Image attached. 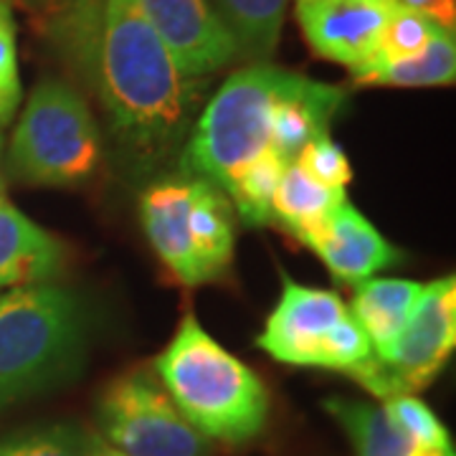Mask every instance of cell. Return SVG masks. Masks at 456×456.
I'll list each match as a JSON object with an SVG mask.
<instances>
[{"label":"cell","instance_id":"cell-1","mask_svg":"<svg viewBox=\"0 0 456 456\" xmlns=\"http://www.w3.org/2000/svg\"><path fill=\"white\" fill-rule=\"evenodd\" d=\"M82 18L114 140L142 167L170 158L193 127L200 84L180 71L132 0H94Z\"/></svg>","mask_w":456,"mask_h":456},{"label":"cell","instance_id":"cell-2","mask_svg":"<svg viewBox=\"0 0 456 456\" xmlns=\"http://www.w3.org/2000/svg\"><path fill=\"white\" fill-rule=\"evenodd\" d=\"M155 370L180 413L211 441L244 444L266 424L269 393L261 378L213 340L193 314L183 317Z\"/></svg>","mask_w":456,"mask_h":456},{"label":"cell","instance_id":"cell-3","mask_svg":"<svg viewBox=\"0 0 456 456\" xmlns=\"http://www.w3.org/2000/svg\"><path fill=\"white\" fill-rule=\"evenodd\" d=\"M297 71L256 61L228 77L191 127L180 167L231 193L246 165L272 147V114Z\"/></svg>","mask_w":456,"mask_h":456},{"label":"cell","instance_id":"cell-4","mask_svg":"<svg viewBox=\"0 0 456 456\" xmlns=\"http://www.w3.org/2000/svg\"><path fill=\"white\" fill-rule=\"evenodd\" d=\"M82 342V305L64 287L41 281L0 294V408L59 383Z\"/></svg>","mask_w":456,"mask_h":456},{"label":"cell","instance_id":"cell-5","mask_svg":"<svg viewBox=\"0 0 456 456\" xmlns=\"http://www.w3.org/2000/svg\"><path fill=\"white\" fill-rule=\"evenodd\" d=\"M102 160V134L86 99L61 79L36 84L11 140V167L33 185H79Z\"/></svg>","mask_w":456,"mask_h":456},{"label":"cell","instance_id":"cell-6","mask_svg":"<svg viewBox=\"0 0 456 456\" xmlns=\"http://www.w3.org/2000/svg\"><path fill=\"white\" fill-rule=\"evenodd\" d=\"M97 419L102 441L119 456H211L213 441L145 370L112 380L99 398Z\"/></svg>","mask_w":456,"mask_h":456},{"label":"cell","instance_id":"cell-7","mask_svg":"<svg viewBox=\"0 0 456 456\" xmlns=\"http://www.w3.org/2000/svg\"><path fill=\"white\" fill-rule=\"evenodd\" d=\"M456 345V281L426 284L413 314L383 355H373L353 375L375 398L416 395L431 386Z\"/></svg>","mask_w":456,"mask_h":456},{"label":"cell","instance_id":"cell-8","mask_svg":"<svg viewBox=\"0 0 456 456\" xmlns=\"http://www.w3.org/2000/svg\"><path fill=\"white\" fill-rule=\"evenodd\" d=\"M188 79H206L241 56L211 0H132Z\"/></svg>","mask_w":456,"mask_h":456},{"label":"cell","instance_id":"cell-9","mask_svg":"<svg viewBox=\"0 0 456 456\" xmlns=\"http://www.w3.org/2000/svg\"><path fill=\"white\" fill-rule=\"evenodd\" d=\"M391 11V0H294V16L312 51L350 71L373 61Z\"/></svg>","mask_w":456,"mask_h":456},{"label":"cell","instance_id":"cell-10","mask_svg":"<svg viewBox=\"0 0 456 456\" xmlns=\"http://www.w3.org/2000/svg\"><path fill=\"white\" fill-rule=\"evenodd\" d=\"M347 314L335 292L302 287L284 277L277 310L259 335V347L279 362L317 368L327 332Z\"/></svg>","mask_w":456,"mask_h":456},{"label":"cell","instance_id":"cell-11","mask_svg":"<svg viewBox=\"0 0 456 456\" xmlns=\"http://www.w3.org/2000/svg\"><path fill=\"white\" fill-rule=\"evenodd\" d=\"M299 241L310 246L325 261L332 277L350 284L370 279L375 272L388 269L401 259V254L347 200L330 213L322 224L307 231Z\"/></svg>","mask_w":456,"mask_h":456},{"label":"cell","instance_id":"cell-12","mask_svg":"<svg viewBox=\"0 0 456 456\" xmlns=\"http://www.w3.org/2000/svg\"><path fill=\"white\" fill-rule=\"evenodd\" d=\"M347 99V92L335 84L314 82L305 74L294 77L292 86L277 99L272 114V150L292 165L302 147L317 134L330 132Z\"/></svg>","mask_w":456,"mask_h":456},{"label":"cell","instance_id":"cell-13","mask_svg":"<svg viewBox=\"0 0 456 456\" xmlns=\"http://www.w3.org/2000/svg\"><path fill=\"white\" fill-rule=\"evenodd\" d=\"M142 226L163 264L183 281L200 284L191 241V183L163 180L142 196Z\"/></svg>","mask_w":456,"mask_h":456},{"label":"cell","instance_id":"cell-14","mask_svg":"<svg viewBox=\"0 0 456 456\" xmlns=\"http://www.w3.org/2000/svg\"><path fill=\"white\" fill-rule=\"evenodd\" d=\"M59 269V241L0 196V292L49 281Z\"/></svg>","mask_w":456,"mask_h":456},{"label":"cell","instance_id":"cell-15","mask_svg":"<svg viewBox=\"0 0 456 456\" xmlns=\"http://www.w3.org/2000/svg\"><path fill=\"white\" fill-rule=\"evenodd\" d=\"M424 287L421 281L386 277L362 279L355 284L350 314L365 330L375 355H383L401 335L424 294Z\"/></svg>","mask_w":456,"mask_h":456},{"label":"cell","instance_id":"cell-16","mask_svg":"<svg viewBox=\"0 0 456 456\" xmlns=\"http://www.w3.org/2000/svg\"><path fill=\"white\" fill-rule=\"evenodd\" d=\"M191 241L200 284L221 277L233 256L231 200L206 180H191Z\"/></svg>","mask_w":456,"mask_h":456},{"label":"cell","instance_id":"cell-17","mask_svg":"<svg viewBox=\"0 0 456 456\" xmlns=\"http://www.w3.org/2000/svg\"><path fill=\"white\" fill-rule=\"evenodd\" d=\"M322 406L350 436L358 456H454L428 452L413 444L388 419L383 406L347 398H327Z\"/></svg>","mask_w":456,"mask_h":456},{"label":"cell","instance_id":"cell-18","mask_svg":"<svg viewBox=\"0 0 456 456\" xmlns=\"http://www.w3.org/2000/svg\"><path fill=\"white\" fill-rule=\"evenodd\" d=\"M362 86H446L456 77L454 31L436 28L431 44L419 56L401 61H373L350 71Z\"/></svg>","mask_w":456,"mask_h":456},{"label":"cell","instance_id":"cell-19","mask_svg":"<svg viewBox=\"0 0 456 456\" xmlns=\"http://www.w3.org/2000/svg\"><path fill=\"white\" fill-rule=\"evenodd\" d=\"M345 200L347 193L342 188H327L292 163L279 180L272 200V221H279L299 241Z\"/></svg>","mask_w":456,"mask_h":456},{"label":"cell","instance_id":"cell-20","mask_svg":"<svg viewBox=\"0 0 456 456\" xmlns=\"http://www.w3.org/2000/svg\"><path fill=\"white\" fill-rule=\"evenodd\" d=\"M241 56L269 59L279 44L287 0H211Z\"/></svg>","mask_w":456,"mask_h":456},{"label":"cell","instance_id":"cell-21","mask_svg":"<svg viewBox=\"0 0 456 456\" xmlns=\"http://www.w3.org/2000/svg\"><path fill=\"white\" fill-rule=\"evenodd\" d=\"M110 446L71 424L28 428L0 439V456H107Z\"/></svg>","mask_w":456,"mask_h":456},{"label":"cell","instance_id":"cell-22","mask_svg":"<svg viewBox=\"0 0 456 456\" xmlns=\"http://www.w3.org/2000/svg\"><path fill=\"white\" fill-rule=\"evenodd\" d=\"M287 165L277 152L269 147L254 163H248L239 173L228 198L233 200L239 216L248 226H266L272 224V200Z\"/></svg>","mask_w":456,"mask_h":456},{"label":"cell","instance_id":"cell-23","mask_svg":"<svg viewBox=\"0 0 456 456\" xmlns=\"http://www.w3.org/2000/svg\"><path fill=\"white\" fill-rule=\"evenodd\" d=\"M383 411L388 413L393 424L398 426L408 439L419 444L421 449L439 452V454H454L452 436L446 426L441 424L439 416L426 406L419 395H391L383 401Z\"/></svg>","mask_w":456,"mask_h":456},{"label":"cell","instance_id":"cell-24","mask_svg":"<svg viewBox=\"0 0 456 456\" xmlns=\"http://www.w3.org/2000/svg\"><path fill=\"white\" fill-rule=\"evenodd\" d=\"M436 28L441 26H436L434 20L406 8H398L393 3V11L386 20V28L380 33V44H378L373 61H401V59L419 56L431 44Z\"/></svg>","mask_w":456,"mask_h":456},{"label":"cell","instance_id":"cell-25","mask_svg":"<svg viewBox=\"0 0 456 456\" xmlns=\"http://www.w3.org/2000/svg\"><path fill=\"white\" fill-rule=\"evenodd\" d=\"M375 355L373 345L368 340L365 330L360 322L350 314L342 317L338 325L327 332L322 350H320V362L317 368H327V370H340L347 373L350 378L358 373L365 362H370Z\"/></svg>","mask_w":456,"mask_h":456},{"label":"cell","instance_id":"cell-26","mask_svg":"<svg viewBox=\"0 0 456 456\" xmlns=\"http://www.w3.org/2000/svg\"><path fill=\"white\" fill-rule=\"evenodd\" d=\"M294 165L299 170H305L312 180L322 183L327 188H347V183L353 178L350 163L345 158L338 142L330 137V132L317 134L307 145L302 147V152L297 155Z\"/></svg>","mask_w":456,"mask_h":456},{"label":"cell","instance_id":"cell-27","mask_svg":"<svg viewBox=\"0 0 456 456\" xmlns=\"http://www.w3.org/2000/svg\"><path fill=\"white\" fill-rule=\"evenodd\" d=\"M20 104V74H18L16 20L11 5L0 0V127H5Z\"/></svg>","mask_w":456,"mask_h":456},{"label":"cell","instance_id":"cell-28","mask_svg":"<svg viewBox=\"0 0 456 456\" xmlns=\"http://www.w3.org/2000/svg\"><path fill=\"white\" fill-rule=\"evenodd\" d=\"M398 8H406L413 13H421L436 26L454 31L456 26V0H391Z\"/></svg>","mask_w":456,"mask_h":456},{"label":"cell","instance_id":"cell-29","mask_svg":"<svg viewBox=\"0 0 456 456\" xmlns=\"http://www.w3.org/2000/svg\"><path fill=\"white\" fill-rule=\"evenodd\" d=\"M110 456H119V454H117V452H110Z\"/></svg>","mask_w":456,"mask_h":456},{"label":"cell","instance_id":"cell-30","mask_svg":"<svg viewBox=\"0 0 456 456\" xmlns=\"http://www.w3.org/2000/svg\"><path fill=\"white\" fill-rule=\"evenodd\" d=\"M5 3H8V0H5Z\"/></svg>","mask_w":456,"mask_h":456}]
</instances>
